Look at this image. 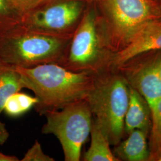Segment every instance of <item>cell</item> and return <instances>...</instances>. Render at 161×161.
Listing matches in <instances>:
<instances>
[{
	"label": "cell",
	"mask_w": 161,
	"mask_h": 161,
	"mask_svg": "<svg viewBox=\"0 0 161 161\" xmlns=\"http://www.w3.org/2000/svg\"><path fill=\"white\" fill-rule=\"evenodd\" d=\"M129 92L122 78L104 72L94 76L86 98L93 118L106 132L110 145H117L122 137Z\"/></svg>",
	"instance_id": "cell-4"
},
{
	"label": "cell",
	"mask_w": 161,
	"mask_h": 161,
	"mask_svg": "<svg viewBox=\"0 0 161 161\" xmlns=\"http://www.w3.org/2000/svg\"><path fill=\"white\" fill-rule=\"evenodd\" d=\"M88 5L58 64L74 72L96 76L112 66L114 53H109L111 48L104 19L98 16L95 7Z\"/></svg>",
	"instance_id": "cell-2"
},
{
	"label": "cell",
	"mask_w": 161,
	"mask_h": 161,
	"mask_svg": "<svg viewBox=\"0 0 161 161\" xmlns=\"http://www.w3.org/2000/svg\"><path fill=\"white\" fill-rule=\"evenodd\" d=\"M19 159L14 156L7 155L0 152V161H18Z\"/></svg>",
	"instance_id": "cell-20"
},
{
	"label": "cell",
	"mask_w": 161,
	"mask_h": 161,
	"mask_svg": "<svg viewBox=\"0 0 161 161\" xmlns=\"http://www.w3.org/2000/svg\"><path fill=\"white\" fill-rule=\"evenodd\" d=\"M9 132L6 128L5 124L0 121V145H3L9 137Z\"/></svg>",
	"instance_id": "cell-19"
},
{
	"label": "cell",
	"mask_w": 161,
	"mask_h": 161,
	"mask_svg": "<svg viewBox=\"0 0 161 161\" xmlns=\"http://www.w3.org/2000/svg\"><path fill=\"white\" fill-rule=\"evenodd\" d=\"M155 64L158 74H159L161 79V58L158 59V60H156Z\"/></svg>",
	"instance_id": "cell-21"
},
{
	"label": "cell",
	"mask_w": 161,
	"mask_h": 161,
	"mask_svg": "<svg viewBox=\"0 0 161 161\" xmlns=\"http://www.w3.org/2000/svg\"><path fill=\"white\" fill-rule=\"evenodd\" d=\"M160 8H161V7H160Z\"/></svg>",
	"instance_id": "cell-23"
},
{
	"label": "cell",
	"mask_w": 161,
	"mask_h": 161,
	"mask_svg": "<svg viewBox=\"0 0 161 161\" xmlns=\"http://www.w3.org/2000/svg\"><path fill=\"white\" fill-rule=\"evenodd\" d=\"M16 68L24 88L32 91L37 98L34 108L40 115L86 99L95 76L70 71L57 64H44L29 69Z\"/></svg>",
	"instance_id": "cell-1"
},
{
	"label": "cell",
	"mask_w": 161,
	"mask_h": 161,
	"mask_svg": "<svg viewBox=\"0 0 161 161\" xmlns=\"http://www.w3.org/2000/svg\"><path fill=\"white\" fill-rule=\"evenodd\" d=\"M150 115L152 116V131L150 158L156 159L158 161L161 156V99L150 108Z\"/></svg>",
	"instance_id": "cell-16"
},
{
	"label": "cell",
	"mask_w": 161,
	"mask_h": 161,
	"mask_svg": "<svg viewBox=\"0 0 161 161\" xmlns=\"http://www.w3.org/2000/svg\"><path fill=\"white\" fill-rule=\"evenodd\" d=\"M23 88L21 76L16 66L0 61V115L8 97Z\"/></svg>",
	"instance_id": "cell-13"
},
{
	"label": "cell",
	"mask_w": 161,
	"mask_h": 161,
	"mask_svg": "<svg viewBox=\"0 0 161 161\" xmlns=\"http://www.w3.org/2000/svg\"><path fill=\"white\" fill-rule=\"evenodd\" d=\"M88 5V0H46L24 14L22 25L48 34L72 35Z\"/></svg>",
	"instance_id": "cell-7"
},
{
	"label": "cell",
	"mask_w": 161,
	"mask_h": 161,
	"mask_svg": "<svg viewBox=\"0 0 161 161\" xmlns=\"http://www.w3.org/2000/svg\"><path fill=\"white\" fill-rule=\"evenodd\" d=\"M134 86L150 109L161 99V79L155 61L143 66L134 76Z\"/></svg>",
	"instance_id": "cell-10"
},
{
	"label": "cell",
	"mask_w": 161,
	"mask_h": 161,
	"mask_svg": "<svg viewBox=\"0 0 161 161\" xmlns=\"http://www.w3.org/2000/svg\"><path fill=\"white\" fill-rule=\"evenodd\" d=\"M150 109L145 99L137 90L130 88L124 131L129 134L134 130H140L147 133L150 127Z\"/></svg>",
	"instance_id": "cell-9"
},
{
	"label": "cell",
	"mask_w": 161,
	"mask_h": 161,
	"mask_svg": "<svg viewBox=\"0 0 161 161\" xmlns=\"http://www.w3.org/2000/svg\"><path fill=\"white\" fill-rule=\"evenodd\" d=\"M90 136V146L84 154V161H119L110 148V144L106 132L93 117Z\"/></svg>",
	"instance_id": "cell-12"
},
{
	"label": "cell",
	"mask_w": 161,
	"mask_h": 161,
	"mask_svg": "<svg viewBox=\"0 0 161 161\" xmlns=\"http://www.w3.org/2000/svg\"><path fill=\"white\" fill-rule=\"evenodd\" d=\"M23 17L14 0H0V32L21 25Z\"/></svg>",
	"instance_id": "cell-15"
},
{
	"label": "cell",
	"mask_w": 161,
	"mask_h": 161,
	"mask_svg": "<svg viewBox=\"0 0 161 161\" xmlns=\"http://www.w3.org/2000/svg\"><path fill=\"white\" fill-rule=\"evenodd\" d=\"M161 50V21L146 24L128 41V44L114 53L112 66H119L146 52Z\"/></svg>",
	"instance_id": "cell-8"
},
{
	"label": "cell",
	"mask_w": 161,
	"mask_h": 161,
	"mask_svg": "<svg viewBox=\"0 0 161 161\" xmlns=\"http://www.w3.org/2000/svg\"><path fill=\"white\" fill-rule=\"evenodd\" d=\"M158 161H161V156L159 158V159H158Z\"/></svg>",
	"instance_id": "cell-22"
},
{
	"label": "cell",
	"mask_w": 161,
	"mask_h": 161,
	"mask_svg": "<svg viewBox=\"0 0 161 161\" xmlns=\"http://www.w3.org/2000/svg\"><path fill=\"white\" fill-rule=\"evenodd\" d=\"M129 134L128 138L117 144L113 152L115 156L124 161L149 160L150 150L146 140L147 133L140 130H134Z\"/></svg>",
	"instance_id": "cell-11"
},
{
	"label": "cell",
	"mask_w": 161,
	"mask_h": 161,
	"mask_svg": "<svg viewBox=\"0 0 161 161\" xmlns=\"http://www.w3.org/2000/svg\"><path fill=\"white\" fill-rule=\"evenodd\" d=\"M46 123L41 132L53 134L60 142L65 161H80L83 144L90 135L92 115L86 99L44 114Z\"/></svg>",
	"instance_id": "cell-5"
},
{
	"label": "cell",
	"mask_w": 161,
	"mask_h": 161,
	"mask_svg": "<svg viewBox=\"0 0 161 161\" xmlns=\"http://www.w3.org/2000/svg\"><path fill=\"white\" fill-rule=\"evenodd\" d=\"M22 161H54L55 159L44 153L42 147L38 140L25 154Z\"/></svg>",
	"instance_id": "cell-17"
},
{
	"label": "cell",
	"mask_w": 161,
	"mask_h": 161,
	"mask_svg": "<svg viewBox=\"0 0 161 161\" xmlns=\"http://www.w3.org/2000/svg\"><path fill=\"white\" fill-rule=\"evenodd\" d=\"M37 102L36 97L19 92L13 94L6 100L3 111L8 116L17 118L34 108Z\"/></svg>",
	"instance_id": "cell-14"
},
{
	"label": "cell",
	"mask_w": 161,
	"mask_h": 161,
	"mask_svg": "<svg viewBox=\"0 0 161 161\" xmlns=\"http://www.w3.org/2000/svg\"><path fill=\"white\" fill-rule=\"evenodd\" d=\"M46 0H14L16 6L22 13L25 14L33 10L35 7L39 6Z\"/></svg>",
	"instance_id": "cell-18"
},
{
	"label": "cell",
	"mask_w": 161,
	"mask_h": 161,
	"mask_svg": "<svg viewBox=\"0 0 161 161\" xmlns=\"http://www.w3.org/2000/svg\"><path fill=\"white\" fill-rule=\"evenodd\" d=\"M110 46L128 41L150 22L161 17V9L153 0H102Z\"/></svg>",
	"instance_id": "cell-6"
},
{
	"label": "cell",
	"mask_w": 161,
	"mask_h": 161,
	"mask_svg": "<svg viewBox=\"0 0 161 161\" xmlns=\"http://www.w3.org/2000/svg\"><path fill=\"white\" fill-rule=\"evenodd\" d=\"M72 35L48 34L19 25L0 32V61L26 69L58 64Z\"/></svg>",
	"instance_id": "cell-3"
}]
</instances>
